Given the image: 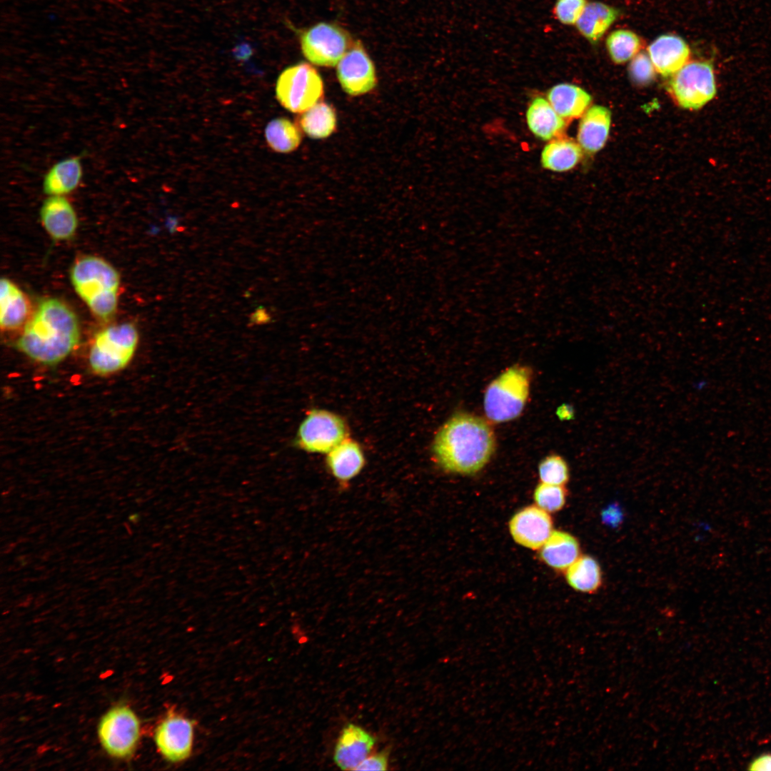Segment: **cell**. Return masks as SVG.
<instances>
[{
	"instance_id": "1",
	"label": "cell",
	"mask_w": 771,
	"mask_h": 771,
	"mask_svg": "<svg viewBox=\"0 0 771 771\" xmlns=\"http://www.w3.org/2000/svg\"><path fill=\"white\" fill-rule=\"evenodd\" d=\"M495 448V436L490 424L468 413L450 418L436 433L432 445L438 465L447 472L461 475L482 470Z\"/></svg>"
},
{
	"instance_id": "2",
	"label": "cell",
	"mask_w": 771,
	"mask_h": 771,
	"mask_svg": "<svg viewBox=\"0 0 771 771\" xmlns=\"http://www.w3.org/2000/svg\"><path fill=\"white\" fill-rule=\"evenodd\" d=\"M80 328L77 316L54 298L43 300L24 326L16 348L31 360L55 366L77 346Z\"/></svg>"
},
{
	"instance_id": "3",
	"label": "cell",
	"mask_w": 771,
	"mask_h": 771,
	"mask_svg": "<svg viewBox=\"0 0 771 771\" xmlns=\"http://www.w3.org/2000/svg\"><path fill=\"white\" fill-rule=\"evenodd\" d=\"M75 291L99 318L108 321L116 313L120 277L104 259L87 256L78 259L70 271Z\"/></svg>"
},
{
	"instance_id": "4",
	"label": "cell",
	"mask_w": 771,
	"mask_h": 771,
	"mask_svg": "<svg viewBox=\"0 0 771 771\" xmlns=\"http://www.w3.org/2000/svg\"><path fill=\"white\" fill-rule=\"evenodd\" d=\"M531 374L525 366L515 365L503 371L487 387L483 406L487 418L504 423L523 412L530 391Z\"/></svg>"
},
{
	"instance_id": "5",
	"label": "cell",
	"mask_w": 771,
	"mask_h": 771,
	"mask_svg": "<svg viewBox=\"0 0 771 771\" xmlns=\"http://www.w3.org/2000/svg\"><path fill=\"white\" fill-rule=\"evenodd\" d=\"M138 333L131 323L113 325L95 336L89 355L93 373L112 375L124 369L132 359L138 343Z\"/></svg>"
},
{
	"instance_id": "6",
	"label": "cell",
	"mask_w": 771,
	"mask_h": 771,
	"mask_svg": "<svg viewBox=\"0 0 771 771\" xmlns=\"http://www.w3.org/2000/svg\"><path fill=\"white\" fill-rule=\"evenodd\" d=\"M280 104L293 113H303L318 103L323 95V82L317 70L306 63L284 69L276 86Z\"/></svg>"
},
{
	"instance_id": "7",
	"label": "cell",
	"mask_w": 771,
	"mask_h": 771,
	"mask_svg": "<svg viewBox=\"0 0 771 771\" xmlns=\"http://www.w3.org/2000/svg\"><path fill=\"white\" fill-rule=\"evenodd\" d=\"M669 91L682 108L697 110L710 101L717 92L713 66L708 61L687 62L672 75Z\"/></svg>"
},
{
	"instance_id": "8",
	"label": "cell",
	"mask_w": 771,
	"mask_h": 771,
	"mask_svg": "<svg viewBox=\"0 0 771 771\" xmlns=\"http://www.w3.org/2000/svg\"><path fill=\"white\" fill-rule=\"evenodd\" d=\"M302 53L313 64L334 66L353 46L349 33L338 25L318 23L300 35Z\"/></svg>"
},
{
	"instance_id": "9",
	"label": "cell",
	"mask_w": 771,
	"mask_h": 771,
	"mask_svg": "<svg viewBox=\"0 0 771 771\" xmlns=\"http://www.w3.org/2000/svg\"><path fill=\"white\" fill-rule=\"evenodd\" d=\"M346 425L341 416L312 409L300 424L293 445L308 453H328L346 438Z\"/></svg>"
},
{
	"instance_id": "10",
	"label": "cell",
	"mask_w": 771,
	"mask_h": 771,
	"mask_svg": "<svg viewBox=\"0 0 771 771\" xmlns=\"http://www.w3.org/2000/svg\"><path fill=\"white\" fill-rule=\"evenodd\" d=\"M98 735L104 750L116 758H127L136 750L140 736V722L128 706L116 705L101 719Z\"/></svg>"
},
{
	"instance_id": "11",
	"label": "cell",
	"mask_w": 771,
	"mask_h": 771,
	"mask_svg": "<svg viewBox=\"0 0 771 771\" xmlns=\"http://www.w3.org/2000/svg\"><path fill=\"white\" fill-rule=\"evenodd\" d=\"M195 722L170 710L155 730L154 740L163 757L178 762L187 759L192 751Z\"/></svg>"
},
{
	"instance_id": "12",
	"label": "cell",
	"mask_w": 771,
	"mask_h": 771,
	"mask_svg": "<svg viewBox=\"0 0 771 771\" xmlns=\"http://www.w3.org/2000/svg\"><path fill=\"white\" fill-rule=\"evenodd\" d=\"M336 74L343 90L350 96L367 94L376 85L375 66L359 41L340 60Z\"/></svg>"
},
{
	"instance_id": "13",
	"label": "cell",
	"mask_w": 771,
	"mask_h": 771,
	"mask_svg": "<svg viewBox=\"0 0 771 771\" xmlns=\"http://www.w3.org/2000/svg\"><path fill=\"white\" fill-rule=\"evenodd\" d=\"M508 528L516 543L531 550L540 549L553 530L549 513L537 505L519 510L511 517Z\"/></svg>"
},
{
	"instance_id": "14",
	"label": "cell",
	"mask_w": 771,
	"mask_h": 771,
	"mask_svg": "<svg viewBox=\"0 0 771 771\" xmlns=\"http://www.w3.org/2000/svg\"><path fill=\"white\" fill-rule=\"evenodd\" d=\"M375 742L376 739L368 732L349 723L343 727L338 739L333 760L341 770H354L368 756Z\"/></svg>"
},
{
	"instance_id": "15",
	"label": "cell",
	"mask_w": 771,
	"mask_h": 771,
	"mask_svg": "<svg viewBox=\"0 0 771 771\" xmlns=\"http://www.w3.org/2000/svg\"><path fill=\"white\" fill-rule=\"evenodd\" d=\"M647 53L656 71L667 76L676 73L688 62L690 49L682 37L663 34L649 45Z\"/></svg>"
},
{
	"instance_id": "16",
	"label": "cell",
	"mask_w": 771,
	"mask_h": 771,
	"mask_svg": "<svg viewBox=\"0 0 771 771\" xmlns=\"http://www.w3.org/2000/svg\"><path fill=\"white\" fill-rule=\"evenodd\" d=\"M40 218L49 236L56 241L71 238L78 226L76 212L63 196H50L40 208Z\"/></svg>"
},
{
	"instance_id": "17",
	"label": "cell",
	"mask_w": 771,
	"mask_h": 771,
	"mask_svg": "<svg viewBox=\"0 0 771 771\" xmlns=\"http://www.w3.org/2000/svg\"><path fill=\"white\" fill-rule=\"evenodd\" d=\"M326 462L342 489L348 488L349 482L361 472L366 463L360 445L347 438L327 453Z\"/></svg>"
},
{
	"instance_id": "18",
	"label": "cell",
	"mask_w": 771,
	"mask_h": 771,
	"mask_svg": "<svg viewBox=\"0 0 771 771\" xmlns=\"http://www.w3.org/2000/svg\"><path fill=\"white\" fill-rule=\"evenodd\" d=\"M31 303L24 293L6 278L0 283V325L6 331L24 326L31 316Z\"/></svg>"
},
{
	"instance_id": "19",
	"label": "cell",
	"mask_w": 771,
	"mask_h": 771,
	"mask_svg": "<svg viewBox=\"0 0 771 771\" xmlns=\"http://www.w3.org/2000/svg\"><path fill=\"white\" fill-rule=\"evenodd\" d=\"M611 113L605 106L595 105L583 115L578 131V141L586 152L593 153L605 145L610 131Z\"/></svg>"
},
{
	"instance_id": "20",
	"label": "cell",
	"mask_w": 771,
	"mask_h": 771,
	"mask_svg": "<svg viewBox=\"0 0 771 771\" xmlns=\"http://www.w3.org/2000/svg\"><path fill=\"white\" fill-rule=\"evenodd\" d=\"M525 116L529 130L543 141L559 138L565 129V121L543 97L537 96L532 100Z\"/></svg>"
},
{
	"instance_id": "21",
	"label": "cell",
	"mask_w": 771,
	"mask_h": 771,
	"mask_svg": "<svg viewBox=\"0 0 771 771\" xmlns=\"http://www.w3.org/2000/svg\"><path fill=\"white\" fill-rule=\"evenodd\" d=\"M577 538L569 533L553 530L540 548V559L556 570H566L580 555Z\"/></svg>"
},
{
	"instance_id": "22",
	"label": "cell",
	"mask_w": 771,
	"mask_h": 771,
	"mask_svg": "<svg viewBox=\"0 0 771 771\" xmlns=\"http://www.w3.org/2000/svg\"><path fill=\"white\" fill-rule=\"evenodd\" d=\"M547 99L565 121L582 116L591 103V96L582 88L563 83L553 86L547 93Z\"/></svg>"
},
{
	"instance_id": "23",
	"label": "cell",
	"mask_w": 771,
	"mask_h": 771,
	"mask_svg": "<svg viewBox=\"0 0 771 771\" xmlns=\"http://www.w3.org/2000/svg\"><path fill=\"white\" fill-rule=\"evenodd\" d=\"M79 156L63 159L53 165L44 176L43 191L49 196H63L76 189L82 178Z\"/></svg>"
},
{
	"instance_id": "24",
	"label": "cell",
	"mask_w": 771,
	"mask_h": 771,
	"mask_svg": "<svg viewBox=\"0 0 771 771\" xmlns=\"http://www.w3.org/2000/svg\"><path fill=\"white\" fill-rule=\"evenodd\" d=\"M620 15L618 9L602 2L586 4L575 25L580 33L592 43L597 42Z\"/></svg>"
},
{
	"instance_id": "25",
	"label": "cell",
	"mask_w": 771,
	"mask_h": 771,
	"mask_svg": "<svg viewBox=\"0 0 771 771\" xmlns=\"http://www.w3.org/2000/svg\"><path fill=\"white\" fill-rule=\"evenodd\" d=\"M582 148L575 141L567 138L551 140L544 147L540 161L545 169L563 172L574 168L582 157Z\"/></svg>"
},
{
	"instance_id": "26",
	"label": "cell",
	"mask_w": 771,
	"mask_h": 771,
	"mask_svg": "<svg viewBox=\"0 0 771 771\" xmlns=\"http://www.w3.org/2000/svg\"><path fill=\"white\" fill-rule=\"evenodd\" d=\"M565 578L574 590L585 593H595L603 583L598 562L590 555H580L567 570Z\"/></svg>"
},
{
	"instance_id": "27",
	"label": "cell",
	"mask_w": 771,
	"mask_h": 771,
	"mask_svg": "<svg viewBox=\"0 0 771 771\" xmlns=\"http://www.w3.org/2000/svg\"><path fill=\"white\" fill-rule=\"evenodd\" d=\"M336 121L334 109L326 103L318 102L303 112L299 124L308 136L321 139L328 137L335 131Z\"/></svg>"
},
{
	"instance_id": "28",
	"label": "cell",
	"mask_w": 771,
	"mask_h": 771,
	"mask_svg": "<svg viewBox=\"0 0 771 771\" xmlns=\"http://www.w3.org/2000/svg\"><path fill=\"white\" fill-rule=\"evenodd\" d=\"M265 136L270 148L278 153L293 151L302 140L299 128L286 118L270 121L266 128Z\"/></svg>"
},
{
	"instance_id": "29",
	"label": "cell",
	"mask_w": 771,
	"mask_h": 771,
	"mask_svg": "<svg viewBox=\"0 0 771 771\" xmlns=\"http://www.w3.org/2000/svg\"><path fill=\"white\" fill-rule=\"evenodd\" d=\"M606 47L612 61L618 64L633 59L641 48V40L633 31L618 29L606 39Z\"/></svg>"
},
{
	"instance_id": "30",
	"label": "cell",
	"mask_w": 771,
	"mask_h": 771,
	"mask_svg": "<svg viewBox=\"0 0 771 771\" xmlns=\"http://www.w3.org/2000/svg\"><path fill=\"white\" fill-rule=\"evenodd\" d=\"M538 474L542 483L557 485H565L570 478L567 462L557 454L549 455L541 460Z\"/></svg>"
},
{
	"instance_id": "31",
	"label": "cell",
	"mask_w": 771,
	"mask_h": 771,
	"mask_svg": "<svg viewBox=\"0 0 771 771\" xmlns=\"http://www.w3.org/2000/svg\"><path fill=\"white\" fill-rule=\"evenodd\" d=\"M567 490L564 485L540 483L535 487L533 499L537 506L548 513L561 510L566 502Z\"/></svg>"
},
{
	"instance_id": "32",
	"label": "cell",
	"mask_w": 771,
	"mask_h": 771,
	"mask_svg": "<svg viewBox=\"0 0 771 771\" xmlns=\"http://www.w3.org/2000/svg\"><path fill=\"white\" fill-rule=\"evenodd\" d=\"M655 69L648 53H638L630 61L628 73L630 79L637 85L646 86L655 78Z\"/></svg>"
},
{
	"instance_id": "33",
	"label": "cell",
	"mask_w": 771,
	"mask_h": 771,
	"mask_svg": "<svg viewBox=\"0 0 771 771\" xmlns=\"http://www.w3.org/2000/svg\"><path fill=\"white\" fill-rule=\"evenodd\" d=\"M586 4V0H557L553 11L554 16L563 24H575Z\"/></svg>"
},
{
	"instance_id": "34",
	"label": "cell",
	"mask_w": 771,
	"mask_h": 771,
	"mask_svg": "<svg viewBox=\"0 0 771 771\" xmlns=\"http://www.w3.org/2000/svg\"><path fill=\"white\" fill-rule=\"evenodd\" d=\"M388 760V753L382 751L373 755L368 756L354 770H386Z\"/></svg>"
},
{
	"instance_id": "35",
	"label": "cell",
	"mask_w": 771,
	"mask_h": 771,
	"mask_svg": "<svg viewBox=\"0 0 771 771\" xmlns=\"http://www.w3.org/2000/svg\"><path fill=\"white\" fill-rule=\"evenodd\" d=\"M603 523L612 527L619 525L623 518L621 508L618 504H611L605 508L601 514Z\"/></svg>"
},
{
	"instance_id": "36",
	"label": "cell",
	"mask_w": 771,
	"mask_h": 771,
	"mask_svg": "<svg viewBox=\"0 0 771 771\" xmlns=\"http://www.w3.org/2000/svg\"><path fill=\"white\" fill-rule=\"evenodd\" d=\"M747 769L760 771L771 770V753L759 755L750 763Z\"/></svg>"
},
{
	"instance_id": "37",
	"label": "cell",
	"mask_w": 771,
	"mask_h": 771,
	"mask_svg": "<svg viewBox=\"0 0 771 771\" xmlns=\"http://www.w3.org/2000/svg\"><path fill=\"white\" fill-rule=\"evenodd\" d=\"M270 321L271 317L266 310L263 308H258L251 314L249 321L251 325H262L269 323Z\"/></svg>"
},
{
	"instance_id": "38",
	"label": "cell",
	"mask_w": 771,
	"mask_h": 771,
	"mask_svg": "<svg viewBox=\"0 0 771 771\" xmlns=\"http://www.w3.org/2000/svg\"><path fill=\"white\" fill-rule=\"evenodd\" d=\"M235 49V55L240 58H246L251 54V47L246 44H241Z\"/></svg>"
},
{
	"instance_id": "39",
	"label": "cell",
	"mask_w": 771,
	"mask_h": 771,
	"mask_svg": "<svg viewBox=\"0 0 771 771\" xmlns=\"http://www.w3.org/2000/svg\"><path fill=\"white\" fill-rule=\"evenodd\" d=\"M574 415V410L570 406L565 405L560 408L559 416L564 419H570Z\"/></svg>"
}]
</instances>
